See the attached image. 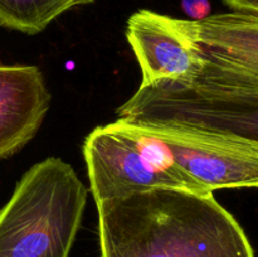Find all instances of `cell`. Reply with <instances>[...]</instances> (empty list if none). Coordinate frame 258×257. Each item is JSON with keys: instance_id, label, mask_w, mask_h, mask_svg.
Wrapping results in <instances>:
<instances>
[{"instance_id": "1", "label": "cell", "mask_w": 258, "mask_h": 257, "mask_svg": "<svg viewBox=\"0 0 258 257\" xmlns=\"http://www.w3.org/2000/svg\"><path fill=\"white\" fill-rule=\"evenodd\" d=\"M96 207L101 257H254L213 193L154 189Z\"/></svg>"}, {"instance_id": "6", "label": "cell", "mask_w": 258, "mask_h": 257, "mask_svg": "<svg viewBox=\"0 0 258 257\" xmlns=\"http://www.w3.org/2000/svg\"><path fill=\"white\" fill-rule=\"evenodd\" d=\"M174 27L202 47V68L232 83L258 90V17L221 13L202 20L171 18Z\"/></svg>"}, {"instance_id": "5", "label": "cell", "mask_w": 258, "mask_h": 257, "mask_svg": "<svg viewBox=\"0 0 258 257\" xmlns=\"http://www.w3.org/2000/svg\"><path fill=\"white\" fill-rule=\"evenodd\" d=\"M128 125L163 143L174 163L209 193L258 188V141L176 126Z\"/></svg>"}, {"instance_id": "4", "label": "cell", "mask_w": 258, "mask_h": 257, "mask_svg": "<svg viewBox=\"0 0 258 257\" xmlns=\"http://www.w3.org/2000/svg\"><path fill=\"white\" fill-rule=\"evenodd\" d=\"M83 158L96 203L154 189L209 193L174 163L163 143L120 120L86 136Z\"/></svg>"}, {"instance_id": "10", "label": "cell", "mask_w": 258, "mask_h": 257, "mask_svg": "<svg viewBox=\"0 0 258 257\" xmlns=\"http://www.w3.org/2000/svg\"><path fill=\"white\" fill-rule=\"evenodd\" d=\"M181 8L189 20H202L211 15L209 0H181Z\"/></svg>"}, {"instance_id": "9", "label": "cell", "mask_w": 258, "mask_h": 257, "mask_svg": "<svg viewBox=\"0 0 258 257\" xmlns=\"http://www.w3.org/2000/svg\"><path fill=\"white\" fill-rule=\"evenodd\" d=\"M95 0H0V25L34 35L73 8Z\"/></svg>"}, {"instance_id": "8", "label": "cell", "mask_w": 258, "mask_h": 257, "mask_svg": "<svg viewBox=\"0 0 258 257\" xmlns=\"http://www.w3.org/2000/svg\"><path fill=\"white\" fill-rule=\"evenodd\" d=\"M50 100L37 66L0 65V159L9 158L34 138Z\"/></svg>"}, {"instance_id": "3", "label": "cell", "mask_w": 258, "mask_h": 257, "mask_svg": "<svg viewBox=\"0 0 258 257\" xmlns=\"http://www.w3.org/2000/svg\"><path fill=\"white\" fill-rule=\"evenodd\" d=\"M117 116L133 125L176 126L258 141V90L201 68L190 81L140 85Z\"/></svg>"}, {"instance_id": "11", "label": "cell", "mask_w": 258, "mask_h": 257, "mask_svg": "<svg viewBox=\"0 0 258 257\" xmlns=\"http://www.w3.org/2000/svg\"><path fill=\"white\" fill-rule=\"evenodd\" d=\"M233 12L252 14L258 17V0H221Z\"/></svg>"}, {"instance_id": "7", "label": "cell", "mask_w": 258, "mask_h": 257, "mask_svg": "<svg viewBox=\"0 0 258 257\" xmlns=\"http://www.w3.org/2000/svg\"><path fill=\"white\" fill-rule=\"evenodd\" d=\"M126 39L140 65L141 85L190 81L203 65L202 47L179 32L171 17L149 9L130 15Z\"/></svg>"}, {"instance_id": "2", "label": "cell", "mask_w": 258, "mask_h": 257, "mask_svg": "<svg viewBox=\"0 0 258 257\" xmlns=\"http://www.w3.org/2000/svg\"><path fill=\"white\" fill-rule=\"evenodd\" d=\"M87 194L60 158L34 164L0 208V257H70Z\"/></svg>"}]
</instances>
